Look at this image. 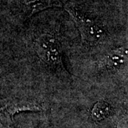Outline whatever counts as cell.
<instances>
[{
    "label": "cell",
    "mask_w": 128,
    "mask_h": 128,
    "mask_svg": "<svg viewBox=\"0 0 128 128\" xmlns=\"http://www.w3.org/2000/svg\"><path fill=\"white\" fill-rule=\"evenodd\" d=\"M43 108L40 104L34 101L25 100H13L8 102L4 108H0V112L6 114L12 120L14 114L22 111H41Z\"/></svg>",
    "instance_id": "cell-3"
},
{
    "label": "cell",
    "mask_w": 128,
    "mask_h": 128,
    "mask_svg": "<svg viewBox=\"0 0 128 128\" xmlns=\"http://www.w3.org/2000/svg\"><path fill=\"white\" fill-rule=\"evenodd\" d=\"M111 112L110 105L105 101L98 102L91 110V117L96 121H100L108 116Z\"/></svg>",
    "instance_id": "cell-6"
},
{
    "label": "cell",
    "mask_w": 128,
    "mask_h": 128,
    "mask_svg": "<svg viewBox=\"0 0 128 128\" xmlns=\"http://www.w3.org/2000/svg\"><path fill=\"white\" fill-rule=\"evenodd\" d=\"M34 49L41 60L48 66L66 71L63 64L62 48L56 36L49 34H41L35 41Z\"/></svg>",
    "instance_id": "cell-2"
},
{
    "label": "cell",
    "mask_w": 128,
    "mask_h": 128,
    "mask_svg": "<svg viewBox=\"0 0 128 128\" xmlns=\"http://www.w3.org/2000/svg\"><path fill=\"white\" fill-rule=\"evenodd\" d=\"M26 4L31 9V15L54 6H61L58 0H27Z\"/></svg>",
    "instance_id": "cell-5"
},
{
    "label": "cell",
    "mask_w": 128,
    "mask_h": 128,
    "mask_svg": "<svg viewBox=\"0 0 128 128\" xmlns=\"http://www.w3.org/2000/svg\"><path fill=\"white\" fill-rule=\"evenodd\" d=\"M128 52L124 47H120L111 50L105 56L104 65L108 68H119L125 64L127 60Z\"/></svg>",
    "instance_id": "cell-4"
},
{
    "label": "cell",
    "mask_w": 128,
    "mask_h": 128,
    "mask_svg": "<svg viewBox=\"0 0 128 128\" xmlns=\"http://www.w3.org/2000/svg\"><path fill=\"white\" fill-rule=\"evenodd\" d=\"M64 9L72 16L80 34L82 44L94 46L105 40L107 33L100 24L88 17L70 3L64 5Z\"/></svg>",
    "instance_id": "cell-1"
}]
</instances>
